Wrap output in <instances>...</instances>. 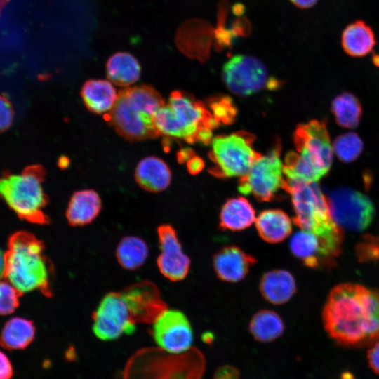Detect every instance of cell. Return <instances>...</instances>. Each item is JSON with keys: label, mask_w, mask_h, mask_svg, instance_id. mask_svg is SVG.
Instances as JSON below:
<instances>
[{"label": "cell", "mask_w": 379, "mask_h": 379, "mask_svg": "<svg viewBox=\"0 0 379 379\" xmlns=\"http://www.w3.org/2000/svg\"><path fill=\"white\" fill-rule=\"evenodd\" d=\"M322 318L326 331L338 344L371 345L379 340V290L340 284L330 291Z\"/></svg>", "instance_id": "obj_1"}, {"label": "cell", "mask_w": 379, "mask_h": 379, "mask_svg": "<svg viewBox=\"0 0 379 379\" xmlns=\"http://www.w3.org/2000/svg\"><path fill=\"white\" fill-rule=\"evenodd\" d=\"M14 119V110L8 98L0 95V133L8 129Z\"/></svg>", "instance_id": "obj_34"}, {"label": "cell", "mask_w": 379, "mask_h": 379, "mask_svg": "<svg viewBox=\"0 0 379 379\" xmlns=\"http://www.w3.org/2000/svg\"><path fill=\"white\" fill-rule=\"evenodd\" d=\"M136 324L120 291L107 293L93 314V332L103 341L131 335Z\"/></svg>", "instance_id": "obj_12"}, {"label": "cell", "mask_w": 379, "mask_h": 379, "mask_svg": "<svg viewBox=\"0 0 379 379\" xmlns=\"http://www.w3.org/2000/svg\"><path fill=\"white\" fill-rule=\"evenodd\" d=\"M135 178L143 190L156 193L165 190L170 185L171 172L164 160L150 156L139 161L135 171Z\"/></svg>", "instance_id": "obj_20"}, {"label": "cell", "mask_w": 379, "mask_h": 379, "mask_svg": "<svg viewBox=\"0 0 379 379\" xmlns=\"http://www.w3.org/2000/svg\"><path fill=\"white\" fill-rule=\"evenodd\" d=\"M326 200L333 220L342 230L361 232L373 220L374 205L360 192L340 187L330 191Z\"/></svg>", "instance_id": "obj_11"}, {"label": "cell", "mask_w": 379, "mask_h": 379, "mask_svg": "<svg viewBox=\"0 0 379 379\" xmlns=\"http://www.w3.org/2000/svg\"><path fill=\"white\" fill-rule=\"evenodd\" d=\"M262 297L274 305L287 302L296 292L293 274L285 270H272L265 272L259 285Z\"/></svg>", "instance_id": "obj_22"}, {"label": "cell", "mask_w": 379, "mask_h": 379, "mask_svg": "<svg viewBox=\"0 0 379 379\" xmlns=\"http://www.w3.org/2000/svg\"><path fill=\"white\" fill-rule=\"evenodd\" d=\"M343 51L351 57L369 54L376 44L374 31L366 22L357 20L347 25L340 36Z\"/></svg>", "instance_id": "obj_23"}, {"label": "cell", "mask_w": 379, "mask_h": 379, "mask_svg": "<svg viewBox=\"0 0 379 379\" xmlns=\"http://www.w3.org/2000/svg\"><path fill=\"white\" fill-rule=\"evenodd\" d=\"M102 201L93 190L75 192L71 197L65 213L68 223L81 227L91 223L99 215Z\"/></svg>", "instance_id": "obj_19"}, {"label": "cell", "mask_w": 379, "mask_h": 379, "mask_svg": "<svg viewBox=\"0 0 379 379\" xmlns=\"http://www.w3.org/2000/svg\"><path fill=\"white\" fill-rule=\"evenodd\" d=\"M293 140L300 157L322 177L326 175L333 161V149L325 122L312 120L298 125Z\"/></svg>", "instance_id": "obj_13"}, {"label": "cell", "mask_w": 379, "mask_h": 379, "mask_svg": "<svg viewBox=\"0 0 379 379\" xmlns=\"http://www.w3.org/2000/svg\"><path fill=\"white\" fill-rule=\"evenodd\" d=\"M4 253V277L22 295L39 291L53 296V265L46 255L44 242L30 232L11 234Z\"/></svg>", "instance_id": "obj_2"}, {"label": "cell", "mask_w": 379, "mask_h": 379, "mask_svg": "<svg viewBox=\"0 0 379 379\" xmlns=\"http://www.w3.org/2000/svg\"><path fill=\"white\" fill-rule=\"evenodd\" d=\"M333 150L340 160L350 163L356 160L363 150V142L359 135L352 132L337 137L333 142Z\"/></svg>", "instance_id": "obj_31"}, {"label": "cell", "mask_w": 379, "mask_h": 379, "mask_svg": "<svg viewBox=\"0 0 379 379\" xmlns=\"http://www.w3.org/2000/svg\"><path fill=\"white\" fill-rule=\"evenodd\" d=\"M22 294L11 284L0 281V315L13 313L19 306Z\"/></svg>", "instance_id": "obj_33"}, {"label": "cell", "mask_w": 379, "mask_h": 379, "mask_svg": "<svg viewBox=\"0 0 379 379\" xmlns=\"http://www.w3.org/2000/svg\"><path fill=\"white\" fill-rule=\"evenodd\" d=\"M255 219V211L246 199L231 198L221 208L219 227L222 230L241 231L251 226Z\"/></svg>", "instance_id": "obj_24"}, {"label": "cell", "mask_w": 379, "mask_h": 379, "mask_svg": "<svg viewBox=\"0 0 379 379\" xmlns=\"http://www.w3.org/2000/svg\"><path fill=\"white\" fill-rule=\"evenodd\" d=\"M255 227L260 237L271 244L284 241L292 232L291 218L280 209L261 212L255 219Z\"/></svg>", "instance_id": "obj_25"}, {"label": "cell", "mask_w": 379, "mask_h": 379, "mask_svg": "<svg viewBox=\"0 0 379 379\" xmlns=\"http://www.w3.org/2000/svg\"><path fill=\"white\" fill-rule=\"evenodd\" d=\"M81 95L86 107L97 114H107L117 99L113 84L105 79H88L83 84Z\"/></svg>", "instance_id": "obj_21"}, {"label": "cell", "mask_w": 379, "mask_h": 379, "mask_svg": "<svg viewBox=\"0 0 379 379\" xmlns=\"http://www.w3.org/2000/svg\"><path fill=\"white\" fill-rule=\"evenodd\" d=\"M34 322L22 317H13L4 324L0 333V346L8 350L27 348L34 340Z\"/></svg>", "instance_id": "obj_27"}, {"label": "cell", "mask_w": 379, "mask_h": 379, "mask_svg": "<svg viewBox=\"0 0 379 379\" xmlns=\"http://www.w3.org/2000/svg\"><path fill=\"white\" fill-rule=\"evenodd\" d=\"M121 293L136 324H152L167 309L159 288L151 281L134 283Z\"/></svg>", "instance_id": "obj_15"}, {"label": "cell", "mask_w": 379, "mask_h": 379, "mask_svg": "<svg viewBox=\"0 0 379 379\" xmlns=\"http://www.w3.org/2000/svg\"><path fill=\"white\" fill-rule=\"evenodd\" d=\"M210 112L220 124H230L237 114L233 102L228 97L214 98L208 102Z\"/></svg>", "instance_id": "obj_32"}, {"label": "cell", "mask_w": 379, "mask_h": 379, "mask_svg": "<svg viewBox=\"0 0 379 379\" xmlns=\"http://www.w3.org/2000/svg\"><path fill=\"white\" fill-rule=\"evenodd\" d=\"M149 248L145 241L135 236L124 237L116 249V258L119 265L126 270H134L146 261Z\"/></svg>", "instance_id": "obj_29"}, {"label": "cell", "mask_w": 379, "mask_h": 379, "mask_svg": "<svg viewBox=\"0 0 379 379\" xmlns=\"http://www.w3.org/2000/svg\"><path fill=\"white\" fill-rule=\"evenodd\" d=\"M255 262L254 257L233 245L222 247L213 258V266L217 277L227 282L242 280Z\"/></svg>", "instance_id": "obj_18"}, {"label": "cell", "mask_w": 379, "mask_h": 379, "mask_svg": "<svg viewBox=\"0 0 379 379\" xmlns=\"http://www.w3.org/2000/svg\"><path fill=\"white\" fill-rule=\"evenodd\" d=\"M154 122L159 135L189 143L198 142L203 129L213 130L220 125L201 102L178 91H173L168 102L158 109Z\"/></svg>", "instance_id": "obj_7"}, {"label": "cell", "mask_w": 379, "mask_h": 379, "mask_svg": "<svg viewBox=\"0 0 379 379\" xmlns=\"http://www.w3.org/2000/svg\"><path fill=\"white\" fill-rule=\"evenodd\" d=\"M367 359L371 370L379 375V340L371 345L367 352Z\"/></svg>", "instance_id": "obj_37"}, {"label": "cell", "mask_w": 379, "mask_h": 379, "mask_svg": "<svg viewBox=\"0 0 379 379\" xmlns=\"http://www.w3.org/2000/svg\"><path fill=\"white\" fill-rule=\"evenodd\" d=\"M45 171L41 165H31L20 173L9 171L0 175V198L18 216L31 223L47 225L44 212L48 199L43 188Z\"/></svg>", "instance_id": "obj_6"}, {"label": "cell", "mask_w": 379, "mask_h": 379, "mask_svg": "<svg viewBox=\"0 0 379 379\" xmlns=\"http://www.w3.org/2000/svg\"><path fill=\"white\" fill-rule=\"evenodd\" d=\"M4 253H3L0 249V278L4 275Z\"/></svg>", "instance_id": "obj_41"}, {"label": "cell", "mask_w": 379, "mask_h": 379, "mask_svg": "<svg viewBox=\"0 0 379 379\" xmlns=\"http://www.w3.org/2000/svg\"><path fill=\"white\" fill-rule=\"evenodd\" d=\"M239 370L230 364L222 365L217 368L213 379H239Z\"/></svg>", "instance_id": "obj_36"}, {"label": "cell", "mask_w": 379, "mask_h": 379, "mask_svg": "<svg viewBox=\"0 0 379 379\" xmlns=\"http://www.w3.org/2000/svg\"><path fill=\"white\" fill-rule=\"evenodd\" d=\"M286 185L280 145H277L266 155H260L249 171L240 178L238 190L243 194L253 195L260 201H270L281 189L286 191Z\"/></svg>", "instance_id": "obj_9"}, {"label": "cell", "mask_w": 379, "mask_h": 379, "mask_svg": "<svg viewBox=\"0 0 379 379\" xmlns=\"http://www.w3.org/2000/svg\"><path fill=\"white\" fill-rule=\"evenodd\" d=\"M287 180L286 192L291 197L293 222L302 230L324 239L337 253L343 241L342 229L333 220L326 200L317 182Z\"/></svg>", "instance_id": "obj_5"}, {"label": "cell", "mask_w": 379, "mask_h": 379, "mask_svg": "<svg viewBox=\"0 0 379 379\" xmlns=\"http://www.w3.org/2000/svg\"><path fill=\"white\" fill-rule=\"evenodd\" d=\"M331 111L335 121L342 127L356 128L360 121L362 109L359 100L350 93L336 96L331 103Z\"/></svg>", "instance_id": "obj_30"}, {"label": "cell", "mask_w": 379, "mask_h": 379, "mask_svg": "<svg viewBox=\"0 0 379 379\" xmlns=\"http://www.w3.org/2000/svg\"><path fill=\"white\" fill-rule=\"evenodd\" d=\"M151 334L158 347L169 353L180 354L192 347L193 331L181 311H164L152 324Z\"/></svg>", "instance_id": "obj_14"}, {"label": "cell", "mask_w": 379, "mask_h": 379, "mask_svg": "<svg viewBox=\"0 0 379 379\" xmlns=\"http://www.w3.org/2000/svg\"><path fill=\"white\" fill-rule=\"evenodd\" d=\"M373 62L376 65L379 66V55L378 54H373L372 57Z\"/></svg>", "instance_id": "obj_42"}, {"label": "cell", "mask_w": 379, "mask_h": 379, "mask_svg": "<svg viewBox=\"0 0 379 379\" xmlns=\"http://www.w3.org/2000/svg\"><path fill=\"white\" fill-rule=\"evenodd\" d=\"M358 248L360 249L359 252L363 259L379 258V243H377L373 237L371 239L367 238Z\"/></svg>", "instance_id": "obj_35"}, {"label": "cell", "mask_w": 379, "mask_h": 379, "mask_svg": "<svg viewBox=\"0 0 379 379\" xmlns=\"http://www.w3.org/2000/svg\"><path fill=\"white\" fill-rule=\"evenodd\" d=\"M206 366L204 354L195 347L180 354L147 347L128 359L123 379H201Z\"/></svg>", "instance_id": "obj_4"}, {"label": "cell", "mask_w": 379, "mask_h": 379, "mask_svg": "<svg viewBox=\"0 0 379 379\" xmlns=\"http://www.w3.org/2000/svg\"><path fill=\"white\" fill-rule=\"evenodd\" d=\"M291 2L295 6L307 9L314 6L319 0H290Z\"/></svg>", "instance_id": "obj_40"}, {"label": "cell", "mask_w": 379, "mask_h": 379, "mask_svg": "<svg viewBox=\"0 0 379 379\" xmlns=\"http://www.w3.org/2000/svg\"><path fill=\"white\" fill-rule=\"evenodd\" d=\"M187 168L192 174H197L204 168V162L199 157L192 156L187 160Z\"/></svg>", "instance_id": "obj_39"}, {"label": "cell", "mask_w": 379, "mask_h": 379, "mask_svg": "<svg viewBox=\"0 0 379 379\" xmlns=\"http://www.w3.org/2000/svg\"><path fill=\"white\" fill-rule=\"evenodd\" d=\"M140 74L141 66L138 60L128 52H117L107 61V79L116 86L130 87L139 79Z\"/></svg>", "instance_id": "obj_26"}, {"label": "cell", "mask_w": 379, "mask_h": 379, "mask_svg": "<svg viewBox=\"0 0 379 379\" xmlns=\"http://www.w3.org/2000/svg\"><path fill=\"white\" fill-rule=\"evenodd\" d=\"M157 234L160 254L157 262L160 272L173 281L184 279L190 270V260L182 251L175 230L170 225H161Z\"/></svg>", "instance_id": "obj_16"}, {"label": "cell", "mask_w": 379, "mask_h": 379, "mask_svg": "<svg viewBox=\"0 0 379 379\" xmlns=\"http://www.w3.org/2000/svg\"><path fill=\"white\" fill-rule=\"evenodd\" d=\"M254 139L245 131L215 137L209 155L214 166L210 172L219 178L245 175L261 155L253 148Z\"/></svg>", "instance_id": "obj_8"}, {"label": "cell", "mask_w": 379, "mask_h": 379, "mask_svg": "<svg viewBox=\"0 0 379 379\" xmlns=\"http://www.w3.org/2000/svg\"><path fill=\"white\" fill-rule=\"evenodd\" d=\"M165 103L160 93L151 86H130L118 92L115 105L106 117L114 130L127 140L153 139L159 135L155 114Z\"/></svg>", "instance_id": "obj_3"}, {"label": "cell", "mask_w": 379, "mask_h": 379, "mask_svg": "<svg viewBox=\"0 0 379 379\" xmlns=\"http://www.w3.org/2000/svg\"><path fill=\"white\" fill-rule=\"evenodd\" d=\"M13 368L9 358L0 351V379H11Z\"/></svg>", "instance_id": "obj_38"}, {"label": "cell", "mask_w": 379, "mask_h": 379, "mask_svg": "<svg viewBox=\"0 0 379 379\" xmlns=\"http://www.w3.org/2000/svg\"><path fill=\"white\" fill-rule=\"evenodd\" d=\"M9 0H0V11Z\"/></svg>", "instance_id": "obj_43"}, {"label": "cell", "mask_w": 379, "mask_h": 379, "mask_svg": "<svg viewBox=\"0 0 379 379\" xmlns=\"http://www.w3.org/2000/svg\"><path fill=\"white\" fill-rule=\"evenodd\" d=\"M290 250L295 258L311 268L329 265L339 255L324 239L302 230L291 237Z\"/></svg>", "instance_id": "obj_17"}, {"label": "cell", "mask_w": 379, "mask_h": 379, "mask_svg": "<svg viewBox=\"0 0 379 379\" xmlns=\"http://www.w3.org/2000/svg\"><path fill=\"white\" fill-rule=\"evenodd\" d=\"M222 80L234 94L247 96L263 89H275L279 81L271 77L263 62L258 58L244 54L230 58L223 65Z\"/></svg>", "instance_id": "obj_10"}, {"label": "cell", "mask_w": 379, "mask_h": 379, "mask_svg": "<svg viewBox=\"0 0 379 379\" xmlns=\"http://www.w3.org/2000/svg\"><path fill=\"white\" fill-rule=\"evenodd\" d=\"M285 325L281 317L270 310H261L251 318L249 331L254 339L261 343H270L279 338Z\"/></svg>", "instance_id": "obj_28"}]
</instances>
